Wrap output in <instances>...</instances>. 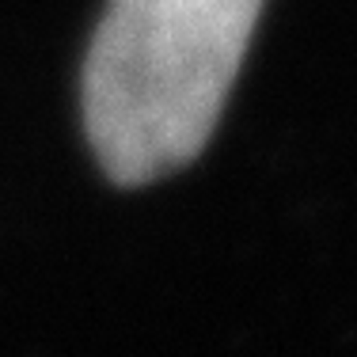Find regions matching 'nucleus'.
I'll return each mask as SVG.
<instances>
[{
  "label": "nucleus",
  "mask_w": 357,
  "mask_h": 357,
  "mask_svg": "<svg viewBox=\"0 0 357 357\" xmlns=\"http://www.w3.org/2000/svg\"><path fill=\"white\" fill-rule=\"evenodd\" d=\"M262 0H110L84 61V126L118 186L186 167L213 137Z\"/></svg>",
  "instance_id": "1"
}]
</instances>
